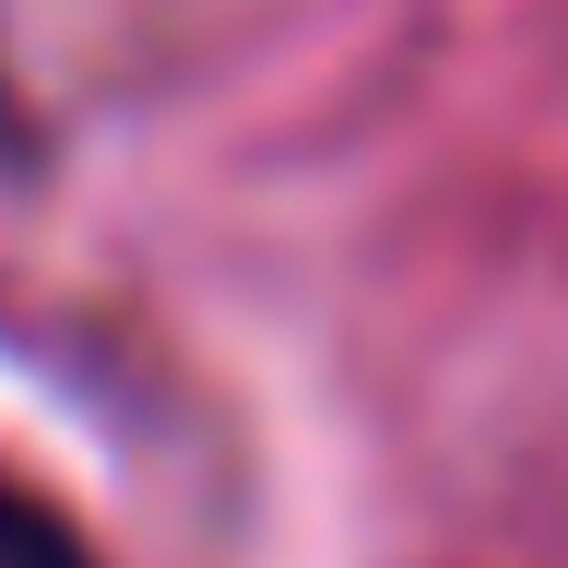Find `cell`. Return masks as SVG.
I'll list each match as a JSON object with an SVG mask.
<instances>
[{"label":"cell","instance_id":"obj_1","mask_svg":"<svg viewBox=\"0 0 568 568\" xmlns=\"http://www.w3.org/2000/svg\"><path fill=\"white\" fill-rule=\"evenodd\" d=\"M0 568H95V557H83V545H71V532L48 521L36 497H12V486H0Z\"/></svg>","mask_w":568,"mask_h":568}]
</instances>
